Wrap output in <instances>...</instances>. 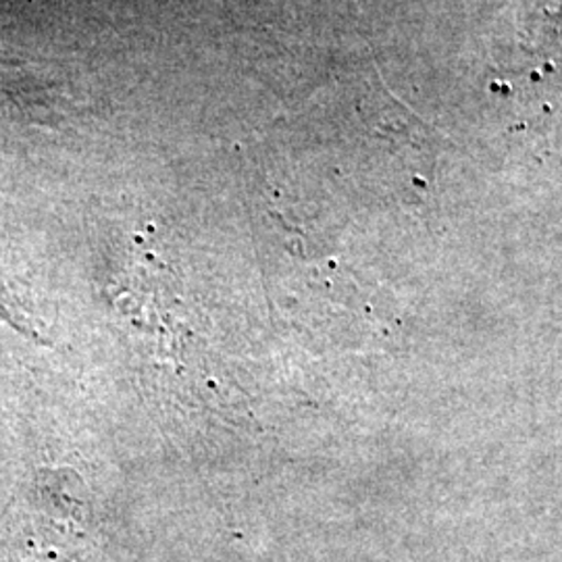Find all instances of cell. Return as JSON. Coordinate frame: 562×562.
<instances>
[{
  "label": "cell",
  "instance_id": "cell-1",
  "mask_svg": "<svg viewBox=\"0 0 562 562\" xmlns=\"http://www.w3.org/2000/svg\"><path fill=\"white\" fill-rule=\"evenodd\" d=\"M30 92L27 76L9 59L0 57V106H23V99Z\"/></svg>",
  "mask_w": 562,
  "mask_h": 562
}]
</instances>
